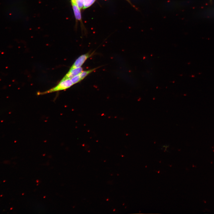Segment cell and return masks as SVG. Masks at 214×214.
<instances>
[{"mask_svg": "<svg viewBox=\"0 0 214 214\" xmlns=\"http://www.w3.org/2000/svg\"><path fill=\"white\" fill-rule=\"evenodd\" d=\"M71 1L74 2L80 9L83 8V0H71Z\"/></svg>", "mask_w": 214, "mask_h": 214, "instance_id": "cell-7", "label": "cell"}, {"mask_svg": "<svg viewBox=\"0 0 214 214\" xmlns=\"http://www.w3.org/2000/svg\"><path fill=\"white\" fill-rule=\"evenodd\" d=\"M125 0L128 1V2H129V3H130V4H132L130 2V1L129 0Z\"/></svg>", "mask_w": 214, "mask_h": 214, "instance_id": "cell-9", "label": "cell"}, {"mask_svg": "<svg viewBox=\"0 0 214 214\" xmlns=\"http://www.w3.org/2000/svg\"><path fill=\"white\" fill-rule=\"evenodd\" d=\"M73 85L77 84L82 81L79 75H77L71 79Z\"/></svg>", "mask_w": 214, "mask_h": 214, "instance_id": "cell-8", "label": "cell"}, {"mask_svg": "<svg viewBox=\"0 0 214 214\" xmlns=\"http://www.w3.org/2000/svg\"><path fill=\"white\" fill-rule=\"evenodd\" d=\"M94 53L95 51L92 52H89L81 55L75 60L70 69L81 67L88 58L94 54Z\"/></svg>", "mask_w": 214, "mask_h": 214, "instance_id": "cell-2", "label": "cell"}, {"mask_svg": "<svg viewBox=\"0 0 214 214\" xmlns=\"http://www.w3.org/2000/svg\"><path fill=\"white\" fill-rule=\"evenodd\" d=\"M73 85L71 79H67L61 81L55 86L49 90L43 92H38L37 94L38 95H43L47 94L65 90L71 87Z\"/></svg>", "mask_w": 214, "mask_h": 214, "instance_id": "cell-1", "label": "cell"}, {"mask_svg": "<svg viewBox=\"0 0 214 214\" xmlns=\"http://www.w3.org/2000/svg\"><path fill=\"white\" fill-rule=\"evenodd\" d=\"M101 66H99L93 69L89 70H87L82 71L79 75L82 80L84 79L86 76L89 74L92 73L96 70L100 68Z\"/></svg>", "mask_w": 214, "mask_h": 214, "instance_id": "cell-5", "label": "cell"}, {"mask_svg": "<svg viewBox=\"0 0 214 214\" xmlns=\"http://www.w3.org/2000/svg\"><path fill=\"white\" fill-rule=\"evenodd\" d=\"M71 2L75 18L78 20H81V17L80 9L74 2L72 1Z\"/></svg>", "mask_w": 214, "mask_h": 214, "instance_id": "cell-4", "label": "cell"}, {"mask_svg": "<svg viewBox=\"0 0 214 214\" xmlns=\"http://www.w3.org/2000/svg\"><path fill=\"white\" fill-rule=\"evenodd\" d=\"M96 0H83L84 6L83 9H84L92 5Z\"/></svg>", "mask_w": 214, "mask_h": 214, "instance_id": "cell-6", "label": "cell"}, {"mask_svg": "<svg viewBox=\"0 0 214 214\" xmlns=\"http://www.w3.org/2000/svg\"></svg>", "mask_w": 214, "mask_h": 214, "instance_id": "cell-10", "label": "cell"}, {"mask_svg": "<svg viewBox=\"0 0 214 214\" xmlns=\"http://www.w3.org/2000/svg\"><path fill=\"white\" fill-rule=\"evenodd\" d=\"M82 71L83 68L81 67L70 69L61 81L71 79L75 76L79 75Z\"/></svg>", "mask_w": 214, "mask_h": 214, "instance_id": "cell-3", "label": "cell"}]
</instances>
